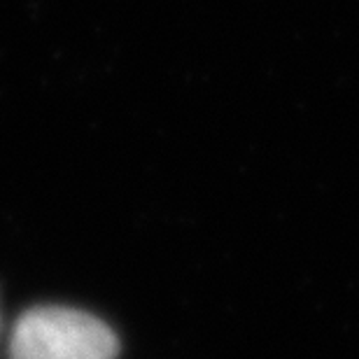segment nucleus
<instances>
[{"label":"nucleus","mask_w":359,"mask_h":359,"mask_svg":"<svg viewBox=\"0 0 359 359\" xmlns=\"http://www.w3.org/2000/svg\"><path fill=\"white\" fill-rule=\"evenodd\" d=\"M12 359H114L117 336L103 320L73 308H33L17 322Z\"/></svg>","instance_id":"f257e3e1"}]
</instances>
